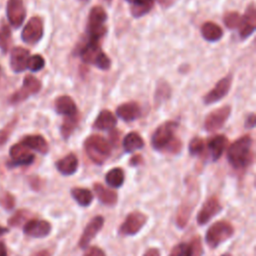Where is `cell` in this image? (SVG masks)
<instances>
[{"instance_id":"cell-1","label":"cell","mask_w":256,"mask_h":256,"mask_svg":"<svg viewBox=\"0 0 256 256\" xmlns=\"http://www.w3.org/2000/svg\"><path fill=\"white\" fill-rule=\"evenodd\" d=\"M178 124L175 121H167L157 127L151 138V145L155 150L170 153H178L181 150V142L175 136Z\"/></svg>"},{"instance_id":"cell-2","label":"cell","mask_w":256,"mask_h":256,"mask_svg":"<svg viewBox=\"0 0 256 256\" xmlns=\"http://www.w3.org/2000/svg\"><path fill=\"white\" fill-rule=\"evenodd\" d=\"M252 144L251 136L244 135L230 145L227 159L235 169H244L251 164L253 160Z\"/></svg>"},{"instance_id":"cell-3","label":"cell","mask_w":256,"mask_h":256,"mask_svg":"<svg viewBox=\"0 0 256 256\" xmlns=\"http://www.w3.org/2000/svg\"><path fill=\"white\" fill-rule=\"evenodd\" d=\"M84 149L87 156L96 164L104 163L111 154L110 143L102 136L93 134L84 141Z\"/></svg>"},{"instance_id":"cell-4","label":"cell","mask_w":256,"mask_h":256,"mask_svg":"<svg viewBox=\"0 0 256 256\" xmlns=\"http://www.w3.org/2000/svg\"><path fill=\"white\" fill-rule=\"evenodd\" d=\"M80 56L85 63L97 66L101 70H108L111 66L109 57L102 51L99 41L87 40L80 49Z\"/></svg>"},{"instance_id":"cell-5","label":"cell","mask_w":256,"mask_h":256,"mask_svg":"<svg viewBox=\"0 0 256 256\" xmlns=\"http://www.w3.org/2000/svg\"><path fill=\"white\" fill-rule=\"evenodd\" d=\"M107 20V13L102 6H94L89 13L87 22V36L88 40L99 41L106 33L105 22Z\"/></svg>"},{"instance_id":"cell-6","label":"cell","mask_w":256,"mask_h":256,"mask_svg":"<svg viewBox=\"0 0 256 256\" xmlns=\"http://www.w3.org/2000/svg\"><path fill=\"white\" fill-rule=\"evenodd\" d=\"M234 233L233 226L224 220L217 221L212 224L205 235L206 243L211 248H216L221 243L227 241Z\"/></svg>"},{"instance_id":"cell-7","label":"cell","mask_w":256,"mask_h":256,"mask_svg":"<svg viewBox=\"0 0 256 256\" xmlns=\"http://www.w3.org/2000/svg\"><path fill=\"white\" fill-rule=\"evenodd\" d=\"M42 87L41 81L35 76L28 74L23 79V84L20 89L15 91L8 99L10 104H19L25 101L30 96L38 93Z\"/></svg>"},{"instance_id":"cell-8","label":"cell","mask_w":256,"mask_h":256,"mask_svg":"<svg viewBox=\"0 0 256 256\" xmlns=\"http://www.w3.org/2000/svg\"><path fill=\"white\" fill-rule=\"evenodd\" d=\"M44 33L43 21L40 17L34 16L28 20L21 32V38L26 44L34 45L38 43Z\"/></svg>"},{"instance_id":"cell-9","label":"cell","mask_w":256,"mask_h":256,"mask_svg":"<svg viewBox=\"0 0 256 256\" xmlns=\"http://www.w3.org/2000/svg\"><path fill=\"white\" fill-rule=\"evenodd\" d=\"M231 114V107L229 105L222 106L210 112L204 121V128L209 132H214L223 127Z\"/></svg>"},{"instance_id":"cell-10","label":"cell","mask_w":256,"mask_h":256,"mask_svg":"<svg viewBox=\"0 0 256 256\" xmlns=\"http://www.w3.org/2000/svg\"><path fill=\"white\" fill-rule=\"evenodd\" d=\"M29 150L30 149H28L21 142L12 145L9 150L11 160L7 163V165L9 167H17L30 165L31 163H33L35 157L32 153H30Z\"/></svg>"},{"instance_id":"cell-11","label":"cell","mask_w":256,"mask_h":256,"mask_svg":"<svg viewBox=\"0 0 256 256\" xmlns=\"http://www.w3.org/2000/svg\"><path fill=\"white\" fill-rule=\"evenodd\" d=\"M197 192H198L197 188L194 189L192 187V191L189 192L188 196L185 198V200L182 201L181 205L179 206L178 211L176 213V224L179 228H183L186 226V224L190 218L191 212L193 211V207L197 203L198 195L194 197V194Z\"/></svg>"},{"instance_id":"cell-12","label":"cell","mask_w":256,"mask_h":256,"mask_svg":"<svg viewBox=\"0 0 256 256\" xmlns=\"http://www.w3.org/2000/svg\"><path fill=\"white\" fill-rule=\"evenodd\" d=\"M6 16L11 26L19 28L26 17V9L23 0H8L6 4Z\"/></svg>"},{"instance_id":"cell-13","label":"cell","mask_w":256,"mask_h":256,"mask_svg":"<svg viewBox=\"0 0 256 256\" xmlns=\"http://www.w3.org/2000/svg\"><path fill=\"white\" fill-rule=\"evenodd\" d=\"M147 222V216L139 211L129 213L120 227V233L124 235H134L138 233Z\"/></svg>"},{"instance_id":"cell-14","label":"cell","mask_w":256,"mask_h":256,"mask_svg":"<svg viewBox=\"0 0 256 256\" xmlns=\"http://www.w3.org/2000/svg\"><path fill=\"white\" fill-rule=\"evenodd\" d=\"M231 84H232V76L228 75L222 79H220L214 86L213 89H211L203 98V101L205 104L210 105L213 103H216L218 101H220L223 97H225L230 88H231Z\"/></svg>"},{"instance_id":"cell-15","label":"cell","mask_w":256,"mask_h":256,"mask_svg":"<svg viewBox=\"0 0 256 256\" xmlns=\"http://www.w3.org/2000/svg\"><path fill=\"white\" fill-rule=\"evenodd\" d=\"M222 210V206L216 196H212L205 201L202 205L200 211L197 214V223L199 225H204L210 221L215 215H217Z\"/></svg>"},{"instance_id":"cell-16","label":"cell","mask_w":256,"mask_h":256,"mask_svg":"<svg viewBox=\"0 0 256 256\" xmlns=\"http://www.w3.org/2000/svg\"><path fill=\"white\" fill-rule=\"evenodd\" d=\"M51 224L48 221L39 219H31L27 221L23 227L24 233L34 238L46 237L51 232Z\"/></svg>"},{"instance_id":"cell-17","label":"cell","mask_w":256,"mask_h":256,"mask_svg":"<svg viewBox=\"0 0 256 256\" xmlns=\"http://www.w3.org/2000/svg\"><path fill=\"white\" fill-rule=\"evenodd\" d=\"M104 224V218L100 215H97L93 217L90 222L85 227L82 236L79 239L78 245L80 248H86L88 244L91 242V240L96 236V234L102 229Z\"/></svg>"},{"instance_id":"cell-18","label":"cell","mask_w":256,"mask_h":256,"mask_svg":"<svg viewBox=\"0 0 256 256\" xmlns=\"http://www.w3.org/2000/svg\"><path fill=\"white\" fill-rule=\"evenodd\" d=\"M256 29V11L253 3L249 4L242 16V23L239 27V35L245 39L252 35Z\"/></svg>"},{"instance_id":"cell-19","label":"cell","mask_w":256,"mask_h":256,"mask_svg":"<svg viewBox=\"0 0 256 256\" xmlns=\"http://www.w3.org/2000/svg\"><path fill=\"white\" fill-rule=\"evenodd\" d=\"M30 57L29 50L17 46L14 47L11 50V55H10V67L15 73H20L23 72L27 69V62Z\"/></svg>"},{"instance_id":"cell-20","label":"cell","mask_w":256,"mask_h":256,"mask_svg":"<svg viewBox=\"0 0 256 256\" xmlns=\"http://www.w3.org/2000/svg\"><path fill=\"white\" fill-rule=\"evenodd\" d=\"M54 107H55V111L58 114L63 115L64 117H69V116H74L79 114L74 100L68 95H62L57 97L54 102Z\"/></svg>"},{"instance_id":"cell-21","label":"cell","mask_w":256,"mask_h":256,"mask_svg":"<svg viewBox=\"0 0 256 256\" xmlns=\"http://www.w3.org/2000/svg\"><path fill=\"white\" fill-rule=\"evenodd\" d=\"M117 116L125 122H131L136 120L141 114V108L138 103L134 101L125 102L118 106L116 109Z\"/></svg>"},{"instance_id":"cell-22","label":"cell","mask_w":256,"mask_h":256,"mask_svg":"<svg viewBox=\"0 0 256 256\" xmlns=\"http://www.w3.org/2000/svg\"><path fill=\"white\" fill-rule=\"evenodd\" d=\"M21 143L25 145L28 149L35 150L41 154H47L49 150V146L47 141L42 135L39 134H32L26 135L21 140Z\"/></svg>"},{"instance_id":"cell-23","label":"cell","mask_w":256,"mask_h":256,"mask_svg":"<svg viewBox=\"0 0 256 256\" xmlns=\"http://www.w3.org/2000/svg\"><path fill=\"white\" fill-rule=\"evenodd\" d=\"M116 123L117 119L114 114L111 111L104 109L98 114L97 118L95 119L93 123V128L98 130H113L116 126Z\"/></svg>"},{"instance_id":"cell-24","label":"cell","mask_w":256,"mask_h":256,"mask_svg":"<svg viewBox=\"0 0 256 256\" xmlns=\"http://www.w3.org/2000/svg\"><path fill=\"white\" fill-rule=\"evenodd\" d=\"M57 170L65 176L74 174L78 168V159L75 154L70 153L56 162Z\"/></svg>"},{"instance_id":"cell-25","label":"cell","mask_w":256,"mask_h":256,"mask_svg":"<svg viewBox=\"0 0 256 256\" xmlns=\"http://www.w3.org/2000/svg\"><path fill=\"white\" fill-rule=\"evenodd\" d=\"M227 144H228V139L224 135H216L208 141L207 146L211 153L212 159L214 161L218 160L222 156L224 150L227 147Z\"/></svg>"},{"instance_id":"cell-26","label":"cell","mask_w":256,"mask_h":256,"mask_svg":"<svg viewBox=\"0 0 256 256\" xmlns=\"http://www.w3.org/2000/svg\"><path fill=\"white\" fill-rule=\"evenodd\" d=\"M201 34L205 40L209 42H216L222 38L223 30L216 23L208 21L201 26Z\"/></svg>"},{"instance_id":"cell-27","label":"cell","mask_w":256,"mask_h":256,"mask_svg":"<svg viewBox=\"0 0 256 256\" xmlns=\"http://www.w3.org/2000/svg\"><path fill=\"white\" fill-rule=\"evenodd\" d=\"M130 3L131 15L134 18H140L146 15L154 5V0H126Z\"/></svg>"},{"instance_id":"cell-28","label":"cell","mask_w":256,"mask_h":256,"mask_svg":"<svg viewBox=\"0 0 256 256\" xmlns=\"http://www.w3.org/2000/svg\"><path fill=\"white\" fill-rule=\"evenodd\" d=\"M94 191L101 203L108 206H113L117 203V199H118L117 193L104 187L100 183L94 184Z\"/></svg>"},{"instance_id":"cell-29","label":"cell","mask_w":256,"mask_h":256,"mask_svg":"<svg viewBox=\"0 0 256 256\" xmlns=\"http://www.w3.org/2000/svg\"><path fill=\"white\" fill-rule=\"evenodd\" d=\"M144 146V140L137 132L128 133L123 139V147L126 152H133Z\"/></svg>"},{"instance_id":"cell-30","label":"cell","mask_w":256,"mask_h":256,"mask_svg":"<svg viewBox=\"0 0 256 256\" xmlns=\"http://www.w3.org/2000/svg\"><path fill=\"white\" fill-rule=\"evenodd\" d=\"M71 195L74 198V200L82 207L89 206L93 200L92 192L86 188L75 187L71 189Z\"/></svg>"},{"instance_id":"cell-31","label":"cell","mask_w":256,"mask_h":256,"mask_svg":"<svg viewBox=\"0 0 256 256\" xmlns=\"http://www.w3.org/2000/svg\"><path fill=\"white\" fill-rule=\"evenodd\" d=\"M124 179H125V175H124V171L119 168H113L111 170H109L105 176V180L106 183L114 188H119L123 185L124 183Z\"/></svg>"},{"instance_id":"cell-32","label":"cell","mask_w":256,"mask_h":256,"mask_svg":"<svg viewBox=\"0 0 256 256\" xmlns=\"http://www.w3.org/2000/svg\"><path fill=\"white\" fill-rule=\"evenodd\" d=\"M79 123V114L74 115V116H69V117H64L63 123L61 125L60 131L61 135L64 139H68L72 132L75 130Z\"/></svg>"},{"instance_id":"cell-33","label":"cell","mask_w":256,"mask_h":256,"mask_svg":"<svg viewBox=\"0 0 256 256\" xmlns=\"http://www.w3.org/2000/svg\"><path fill=\"white\" fill-rule=\"evenodd\" d=\"M170 95H171V88L169 84L165 81L158 82L156 86V91H155V101L158 103H161L169 99Z\"/></svg>"},{"instance_id":"cell-34","label":"cell","mask_w":256,"mask_h":256,"mask_svg":"<svg viewBox=\"0 0 256 256\" xmlns=\"http://www.w3.org/2000/svg\"><path fill=\"white\" fill-rule=\"evenodd\" d=\"M223 22L225 26L229 29H236L241 26L242 23V15H240L236 11L228 12L223 17Z\"/></svg>"},{"instance_id":"cell-35","label":"cell","mask_w":256,"mask_h":256,"mask_svg":"<svg viewBox=\"0 0 256 256\" xmlns=\"http://www.w3.org/2000/svg\"><path fill=\"white\" fill-rule=\"evenodd\" d=\"M31 213L30 211L26 210V209H21L18 210L9 220H8V224L12 227H20L24 222H26L29 217H30Z\"/></svg>"},{"instance_id":"cell-36","label":"cell","mask_w":256,"mask_h":256,"mask_svg":"<svg viewBox=\"0 0 256 256\" xmlns=\"http://www.w3.org/2000/svg\"><path fill=\"white\" fill-rule=\"evenodd\" d=\"M11 44V30L4 24L0 27V49L3 52H7Z\"/></svg>"},{"instance_id":"cell-37","label":"cell","mask_w":256,"mask_h":256,"mask_svg":"<svg viewBox=\"0 0 256 256\" xmlns=\"http://www.w3.org/2000/svg\"><path fill=\"white\" fill-rule=\"evenodd\" d=\"M44 66H45V60L41 55L35 54V55H32L29 57L28 62H27V69H29L33 72H37V71L41 70Z\"/></svg>"},{"instance_id":"cell-38","label":"cell","mask_w":256,"mask_h":256,"mask_svg":"<svg viewBox=\"0 0 256 256\" xmlns=\"http://www.w3.org/2000/svg\"><path fill=\"white\" fill-rule=\"evenodd\" d=\"M204 147H205V143L203 139L200 137H194L193 139H191L189 143L188 150L191 155L195 156V155H200L203 152Z\"/></svg>"},{"instance_id":"cell-39","label":"cell","mask_w":256,"mask_h":256,"mask_svg":"<svg viewBox=\"0 0 256 256\" xmlns=\"http://www.w3.org/2000/svg\"><path fill=\"white\" fill-rule=\"evenodd\" d=\"M169 256H192V250L190 244L179 243L173 247Z\"/></svg>"},{"instance_id":"cell-40","label":"cell","mask_w":256,"mask_h":256,"mask_svg":"<svg viewBox=\"0 0 256 256\" xmlns=\"http://www.w3.org/2000/svg\"><path fill=\"white\" fill-rule=\"evenodd\" d=\"M0 205L6 210H12L15 206V198L9 192H2L0 194Z\"/></svg>"},{"instance_id":"cell-41","label":"cell","mask_w":256,"mask_h":256,"mask_svg":"<svg viewBox=\"0 0 256 256\" xmlns=\"http://www.w3.org/2000/svg\"><path fill=\"white\" fill-rule=\"evenodd\" d=\"M16 125V119H14L13 121H11L10 123H8L4 128L0 129V148L7 142V140L9 139V136L12 133L13 128Z\"/></svg>"},{"instance_id":"cell-42","label":"cell","mask_w":256,"mask_h":256,"mask_svg":"<svg viewBox=\"0 0 256 256\" xmlns=\"http://www.w3.org/2000/svg\"><path fill=\"white\" fill-rule=\"evenodd\" d=\"M191 250H192V256H201L203 253L202 249V243L201 238L199 236H195L190 243Z\"/></svg>"},{"instance_id":"cell-43","label":"cell","mask_w":256,"mask_h":256,"mask_svg":"<svg viewBox=\"0 0 256 256\" xmlns=\"http://www.w3.org/2000/svg\"><path fill=\"white\" fill-rule=\"evenodd\" d=\"M83 256H106V255L102 249H100L99 247L93 246L88 248Z\"/></svg>"},{"instance_id":"cell-44","label":"cell","mask_w":256,"mask_h":256,"mask_svg":"<svg viewBox=\"0 0 256 256\" xmlns=\"http://www.w3.org/2000/svg\"><path fill=\"white\" fill-rule=\"evenodd\" d=\"M255 126V114L250 113L245 119V128H253Z\"/></svg>"},{"instance_id":"cell-45","label":"cell","mask_w":256,"mask_h":256,"mask_svg":"<svg viewBox=\"0 0 256 256\" xmlns=\"http://www.w3.org/2000/svg\"><path fill=\"white\" fill-rule=\"evenodd\" d=\"M142 157L140 156V155H135V156H133L132 158H131V160H130V165H132V166H137V165H139V164H141L142 163Z\"/></svg>"},{"instance_id":"cell-46","label":"cell","mask_w":256,"mask_h":256,"mask_svg":"<svg viewBox=\"0 0 256 256\" xmlns=\"http://www.w3.org/2000/svg\"><path fill=\"white\" fill-rule=\"evenodd\" d=\"M143 256H160V252L157 248H150L145 252Z\"/></svg>"},{"instance_id":"cell-47","label":"cell","mask_w":256,"mask_h":256,"mask_svg":"<svg viewBox=\"0 0 256 256\" xmlns=\"http://www.w3.org/2000/svg\"><path fill=\"white\" fill-rule=\"evenodd\" d=\"M163 8H168V7H170L173 3H174V1L175 0H156Z\"/></svg>"},{"instance_id":"cell-48","label":"cell","mask_w":256,"mask_h":256,"mask_svg":"<svg viewBox=\"0 0 256 256\" xmlns=\"http://www.w3.org/2000/svg\"><path fill=\"white\" fill-rule=\"evenodd\" d=\"M32 256H51V254H50V252L48 250H41V251L36 252Z\"/></svg>"},{"instance_id":"cell-49","label":"cell","mask_w":256,"mask_h":256,"mask_svg":"<svg viewBox=\"0 0 256 256\" xmlns=\"http://www.w3.org/2000/svg\"><path fill=\"white\" fill-rule=\"evenodd\" d=\"M0 256H7V250L4 243L0 242Z\"/></svg>"},{"instance_id":"cell-50","label":"cell","mask_w":256,"mask_h":256,"mask_svg":"<svg viewBox=\"0 0 256 256\" xmlns=\"http://www.w3.org/2000/svg\"><path fill=\"white\" fill-rule=\"evenodd\" d=\"M7 232H8V229H7V228L0 226V236H2V235H4V234H6Z\"/></svg>"},{"instance_id":"cell-51","label":"cell","mask_w":256,"mask_h":256,"mask_svg":"<svg viewBox=\"0 0 256 256\" xmlns=\"http://www.w3.org/2000/svg\"><path fill=\"white\" fill-rule=\"evenodd\" d=\"M1 77H2V67L0 65V80H1Z\"/></svg>"},{"instance_id":"cell-52","label":"cell","mask_w":256,"mask_h":256,"mask_svg":"<svg viewBox=\"0 0 256 256\" xmlns=\"http://www.w3.org/2000/svg\"><path fill=\"white\" fill-rule=\"evenodd\" d=\"M221 256H231L230 254H223V255H221Z\"/></svg>"},{"instance_id":"cell-53","label":"cell","mask_w":256,"mask_h":256,"mask_svg":"<svg viewBox=\"0 0 256 256\" xmlns=\"http://www.w3.org/2000/svg\"><path fill=\"white\" fill-rule=\"evenodd\" d=\"M104 1H106V2H107V3H110V2H111V1H112V0H104Z\"/></svg>"},{"instance_id":"cell-54","label":"cell","mask_w":256,"mask_h":256,"mask_svg":"<svg viewBox=\"0 0 256 256\" xmlns=\"http://www.w3.org/2000/svg\"><path fill=\"white\" fill-rule=\"evenodd\" d=\"M79 1H83V2H86V1H88V0H79Z\"/></svg>"}]
</instances>
